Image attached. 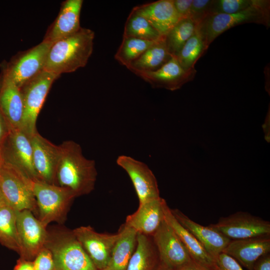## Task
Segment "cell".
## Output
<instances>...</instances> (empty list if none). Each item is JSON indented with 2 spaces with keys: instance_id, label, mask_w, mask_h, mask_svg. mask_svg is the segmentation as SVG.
<instances>
[{
  "instance_id": "1",
  "label": "cell",
  "mask_w": 270,
  "mask_h": 270,
  "mask_svg": "<svg viewBox=\"0 0 270 270\" xmlns=\"http://www.w3.org/2000/svg\"><path fill=\"white\" fill-rule=\"evenodd\" d=\"M59 146L56 184L70 189L76 197L88 194L96 180L94 160L85 158L80 145L73 140L64 141Z\"/></svg>"
},
{
  "instance_id": "2",
  "label": "cell",
  "mask_w": 270,
  "mask_h": 270,
  "mask_svg": "<svg viewBox=\"0 0 270 270\" xmlns=\"http://www.w3.org/2000/svg\"><path fill=\"white\" fill-rule=\"evenodd\" d=\"M94 32L81 28L76 32L52 43L44 70L58 76L84 67L91 56Z\"/></svg>"
},
{
  "instance_id": "3",
  "label": "cell",
  "mask_w": 270,
  "mask_h": 270,
  "mask_svg": "<svg viewBox=\"0 0 270 270\" xmlns=\"http://www.w3.org/2000/svg\"><path fill=\"white\" fill-rule=\"evenodd\" d=\"M246 23L270 26V1L258 0L248 8L236 13L209 14L198 28L208 48L213 41L228 29Z\"/></svg>"
},
{
  "instance_id": "4",
  "label": "cell",
  "mask_w": 270,
  "mask_h": 270,
  "mask_svg": "<svg viewBox=\"0 0 270 270\" xmlns=\"http://www.w3.org/2000/svg\"><path fill=\"white\" fill-rule=\"evenodd\" d=\"M44 247L51 252L56 270H97L72 230L48 232Z\"/></svg>"
},
{
  "instance_id": "5",
  "label": "cell",
  "mask_w": 270,
  "mask_h": 270,
  "mask_svg": "<svg viewBox=\"0 0 270 270\" xmlns=\"http://www.w3.org/2000/svg\"><path fill=\"white\" fill-rule=\"evenodd\" d=\"M32 190L38 219L46 227L51 222L64 221L72 202L76 198L68 188L38 180H33Z\"/></svg>"
},
{
  "instance_id": "6",
  "label": "cell",
  "mask_w": 270,
  "mask_h": 270,
  "mask_svg": "<svg viewBox=\"0 0 270 270\" xmlns=\"http://www.w3.org/2000/svg\"><path fill=\"white\" fill-rule=\"evenodd\" d=\"M58 77L43 70L20 88L24 104L21 129L30 138L37 131L38 116L53 82Z\"/></svg>"
},
{
  "instance_id": "7",
  "label": "cell",
  "mask_w": 270,
  "mask_h": 270,
  "mask_svg": "<svg viewBox=\"0 0 270 270\" xmlns=\"http://www.w3.org/2000/svg\"><path fill=\"white\" fill-rule=\"evenodd\" d=\"M32 182L20 169L4 162L0 172V190L8 206L16 211H38Z\"/></svg>"
},
{
  "instance_id": "8",
  "label": "cell",
  "mask_w": 270,
  "mask_h": 270,
  "mask_svg": "<svg viewBox=\"0 0 270 270\" xmlns=\"http://www.w3.org/2000/svg\"><path fill=\"white\" fill-rule=\"evenodd\" d=\"M52 44L42 40L32 48L14 55L8 62L2 64L4 72L20 88L44 70Z\"/></svg>"
},
{
  "instance_id": "9",
  "label": "cell",
  "mask_w": 270,
  "mask_h": 270,
  "mask_svg": "<svg viewBox=\"0 0 270 270\" xmlns=\"http://www.w3.org/2000/svg\"><path fill=\"white\" fill-rule=\"evenodd\" d=\"M30 210L16 211V230L20 258L33 260L44 248L48 232Z\"/></svg>"
},
{
  "instance_id": "10",
  "label": "cell",
  "mask_w": 270,
  "mask_h": 270,
  "mask_svg": "<svg viewBox=\"0 0 270 270\" xmlns=\"http://www.w3.org/2000/svg\"><path fill=\"white\" fill-rule=\"evenodd\" d=\"M210 225L230 240L270 236V222L246 212L221 218Z\"/></svg>"
},
{
  "instance_id": "11",
  "label": "cell",
  "mask_w": 270,
  "mask_h": 270,
  "mask_svg": "<svg viewBox=\"0 0 270 270\" xmlns=\"http://www.w3.org/2000/svg\"><path fill=\"white\" fill-rule=\"evenodd\" d=\"M152 237L160 263L164 266L175 270L192 260L186 248L164 220Z\"/></svg>"
},
{
  "instance_id": "12",
  "label": "cell",
  "mask_w": 270,
  "mask_h": 270,
  "mask_svg": "<svg viewBox=\"0 0 270 270\" xmlns=\"http://www.w3.org/2000/svg\"><path fill=\"white\" fill-rule=\"evenodd\" d=\"M1 148L4 162L16 167L32 180H38L33 166L30 138L22 129L10 128Z\"/></svg>"
},
{
  "instance_id": "13",
  "label": "cell",
  "mask_w": 270,
  "mask_h": 270,
  "mask_svg": "<svg viewBox=\"0 0 270 270\" xmlns=\"http://www.w3.org/2000/svg\"><path fill=\"white\" fill-rule=\"evenodd\" d=\"M72 232L96 269L105 270L119 236L118 232L116 234L98 233L90 226H80Z\"/></svg>"
},
{
  "instance_id": "14",
  "label": "cell",
  "mask_w": 270,
  "mask_h": 270,
  "mask_svg": "<svg viewBox=\"0 0 270 270\" xmlns=\"http://www.w3.org/2000/svg\"><path fill=\"white\" fill-rule=\"evenodd\" d=\"M116 162L131 180L139 204L160 198L156 178L145 163L126 155L118 156Z\"/></svg>"
},
{
  "instance_id": "15",
  "label": "cell",
  "mask_w": 270,
  "mask_h": 270,
  "mask_svg": "<svg viewBox=\"0 0 270 270\" xmlns=\"http://www.w3.org/2000/svg\"><path fill=\"white\" fill-rule=\"evenodd\" d=\"M30 141L33 166L38 180L56 184L60 154L59 146L44 138L38 131L30 136Z\"/></svg>"
},
{
  "instance_id": "16",
  "label": "cell",
  "mask_w": 270,
  "mask_h": 270,
  "mask_svg": "<svg viewBox=\"0 0 270 270\" xmlns=\"http://www.w3.org/2000/svg\"><path fill=\"white\" fill-rule=\"evenodd\" d=\"M195 68L186 70L178 62L174 56L161 68L153 72L136 74L154 88H164L171 91L180 88L185 84L194 78Z\"/></svg>"
},
{
  "instance_id": "17",
  "label": "cell",
  "mask_w": 270,
  "mask_h": 270,
  "mask_svg": "<svg viewBox=\"0 0 270 270\" xmlns=\"http://www.w3.org/2000/svg\"><path fill=\"white\" fill-rule=\"evenodd\" d=\"M82 0H66L62 3L60 12L49 26L42 40L54 43L78 32Z\"/></svg>"
},
{
  "instance_id": "18",
  "label": "cell",
  "mask_w": 270,
  "mask_h": 270,
  "mask_svg": "<svg viewBox=\"0 0 270 270\" xmlns=\"http://www.w3.org/2000/svg\"><path fill=\"white\" fill-rule=\"evenodd\" d=\"M178 222L196 238L207 252L214 258L223 250L230 240L210 225L202 226L178 209H170Z\"/></svg>"
},
{
  "instance_id": "19",
  "label": "cell",
  "mask_w": 270,
  "mask_h": 270,
  "mask_svg": "<svg viewBox=\"0 0 270 270\" xmlns=\"http://www.w3.org/2000/svg\"><path fill=\"white\" fill-rule=\"evenodd\" d=\"M270 252V236L230 240L222 252L230 256L248 270Z\"/></svg>"
},
{
  "instance_id": "20",
  "label": "cell",
  "mask_w": 270,
  "mask_h": 270,
  "mask_svg": "<svg viewBox=\"0 0 270 270\" xmlns=\"http://www.w3.org/2000/svg\"><path fill=\"white\" fill-rule=\"evenodd\" d=\"M165 202L160 197L139 204L138 210L126 217L124 224L138 233L152 236L164 220Z\"/></svg>"
},
{
  "instance_id": "21",
  "label": "cell",
  "mask_w": 270,
  "mask_h": 270,
  "mask_svg": "<svg viewBox=\"0 0 270 270\" xmlns=\"http://www.w3.org/2000/svg\"><path fill=\"white\" fill-rule=\"evenodd\" d=\"M132 10L144 18L162 36L180 20L173 0H159L135 6Z\"/></svg>"
},
{
  "instance_id": "22",
  "label": "cell",
  "mask_w": 270,
  "mask_h": 270,
  "mask_svg": "<svg viewBox=\"0 0 270 270\" xmlns=\"http://www.w3.org/2000/svg\"><path fill=\"white\" fill-rule=\"evenodd\" d=\"M0 111L10 128L21 129L24 104L20 88L2 71L0 74Z\"/></svg>"
},
{
  "instance_id": "23",
  "label": "cell",
  "mask_w": 270,
  "mask_h": 270,
  "mask_svg": "<svg viewBox=\"0 0 270 270\" xmlns=\"http://www.w3.org/2000/svg\"><path fill=\"white\" fill-rule=\"evenodd\" d=\"M164 220L170 225L187 250L192 260L213 270L214 260L196 238L176 219L166 202Z\"/></svg>"
},
{
  "instance_id": "24",
  "label": "cell",
  "mask_w": 270,
  "mask_h": 270,
  "mask_svg": "<svg viewBox=\"0 0 270 270\" xmlns=\"http://www.w3.org/2000/svg\"><path fill=\"white\" fill-rule=\"evenodd\" d=\"M112 248L108 264L104 270H126L137 244L138 232L123 224Z\"/></svg>"
},
{
  "instance_id": "25",
  "label": "cell",
  "mask_w": 270,
  "mask_h": 270,
  "mask_svg": "<svg viewBox=\"0 0 270 270\" xmlns=\"http://www.w3.org/2000/svg\"><path fill=\"white\" fill-rule=\"evenodd\" d=\"M160 263L152 236L138 233L136 246L126 270H156Z\"/></svg>"
},
{
  "instance_id": "26",
  "label": "cell",
  "mask_w": 270,
  "mask_h": 270,
  "mask_svg": "<svg viewBox=\"0 0 270 270\" xmlns=\"http://www.w3.org/2000/svg\"><path fill=\"white\" fill-rule=\"evenodd\" d=\"M171 58L164 36L156 41L127 68L135 74L153 72L161 68Z\"/></svg>"
},
{
  "instance_id": "27",
  "label": "cell",
  "mask_w": 270,
  "mask_h": 270,
  "mask_svg": "<svg viewBox=\"0 0 270 270\" xmlns=\"http://www.w3.org/2000/svg\"><path fill=\"white\" fill-rule=\"evenodd\" d=\"M197 26L190 18H182L164 36L168 51L172 56H176Z\"/></svg>"
},
{
  "instance_id": "28",
  "label": "cell",
  "mask_w": 270,
  "mask_h": 270,
  "mask_svg": "<svg viewBox=\"0 0 270 270\" xmlns=\"http://www.w3.org/2000/svg\"><path fill=\"white\" fill-rule=\"evenodd\" d=\"M208 48L204 38L197 26L194 34L186 42L176 57L184 69L186 70L194 69L196 62Z\"/></svg>"
},
{
  "instance_id": "29",
  "label": "cell",
  "mask_w": 270,
  "mask_h": 270,
  "mask_svg": "<svg viewBox=\"0 0 270 270\" xmlns=\"http://www.w3.org/2000/svg\"><path fill=\"white\" fill-rule=\"evenodd\" d=\"M0 243L18 253L16 210L8 206L0 207Z\"/></svg>"
},
{
  "instance_id": "30",
  "label": "cell",
  "mask_w": 270,
  "mask_h": 270,
  "mask_svg": "<svg viewBox=\"0 0 270 270\" xmlns=\"http://www.w3.org/2000/svg\"><path fill=\"white\" fill-rule=\"evenodd\" d=\"M123 37L156 41L164 36L144 18L132 10L125 24Z\"/></svg>"
},
{
  "instance_id": "31",
  "label": "cell",
  "mask_w": 270,
  "mask_h": 270,
  "mask_svg": "<svg viewBox=\"0 0 270 270\" xmlns=\"http://www.w3.org/2000/svg\"><path fill=\"white\" fill-rule=\"evenodd\" d=\"M156 42L132 37H123L114 58L118 62L128 68Z\"/></svg>"
},
{
  "instance_id": "32",
  "label": "cell",
  "mask_w": 270,
  "mask_h": 270,
  "mask_svg": "<svg viewBox=\"0 0 270 270\" xmlns=\"http://www.w3.org/2000/svg\"><path fill=\"white\" fill-rule=\"evenodd\" d=\"M258 0H212L210 12L230 14L244 10L254 4Z\"/></svg>"
},
{
  "instance_id": "33",
  "label": "cell",
  "mask_w": 270,
  "mask_h": 270,
  "mask_svg": "<svg viewBox=\"0 0 270 270\" xmlns=\"http://www.w3.org/2000/svg\"><path fill=\"white\" fill-rule=\"evenodd\" d=\"M212 1V0H192L189 18L198 25L210 14Z\"/></svg>"
},
{
  "instance_id": "34",
  "label": "cell",
  "mask_w": 270,
  "mask_h": 270,
  "mask_svg": "<svg viewBox=\"0 0 270 270\" xmlns=\"http://www.w3.org/2000/svg\"><path fill=\"white\" fill-rule=\"evenodd\" d=\"M34 270H56L51 252L43 248L32 260Z\"/></svg>"
},
{
  "instance_id": "35",
  "label": "cell",
  "mask_w": 270,
  "mask_h": 270,
  "mask_svg": "<svg viewBox=\"0 0 270 270\" xmlns=\"http://www.w3.org/2000/svg\"><path fill=\"white\" fill-rule=\"evenodd\" d=\"M214 260L213 270H244L236 260L224 252L220 254Z\"/></svg>"
},
{
  "instance_id": "36",
  "label": "cell",
  "mask_w": 270,
  "mask_h": 270,
  "mask_svg": "<svg viewBox=\"0 0 270 270\" xmlns=\"http://www.w3.org/2000/svg\"><path fill=\"white\" fill-rule=\"evenodd\" d=\"M192 0H173L175 9L180 19L189 18Z\"/></svg>"
},
{
  "instance_id": "37",
  "label": "cell",
  "mask_w": 270,
  "mask_h": 270,
  "mask_svg": "<svg viewBox=\"0 0 270 270\" xmlns=\"http://www.w3.org/2000/svg\"><path fill=\"white\" fill-rule=\"evenodd\" d=\"M253 270H270V254L260 257L254 263Z\"/></svg>"
},
{
  "instance_id": "38",
  "label": "cell",
  "mask_w": 270,
  "mask_h": 270,
  "mask_svg": "<svg viewBox=\"0 0 270 270\" xmlns=\"http://www.w3.org/2000/svg\"><path fill=\"white\" fill-rule=\"evenodd\" d=\"M10 126L0 111V146L8 136Z\"/></svg>"
},
{
  "instance_id": "39",
  "label": "cell",
  "mask_w": 270,
  "mask_h": 270,
  "mask_svg": "<svg viewBox=\"0 0 270 270\" xmlns=\"http://www.w3.org/2000/svg\"><path fill=\"white\" fill-rule=\"evenodd\" d=\"M13 270H34L32 260L20 258Z\"/></svg>"
},
{
  "instance_id": "40",
  "label": "cell",
  "mask_w": 270,
  "mask_h": 270,
  "mask_svg": "<svg viewBox=\"0 0 270 270\" xmlns=\"http://www.w3.org/2000/svg\"><path fill=\"white\" fill-rule=\"evenodd\" d=\"M175 270H212L192 260L190 263Z\"/></svg>"
},
{
  "instance_id": "41",
  "label": "cell",
  "mask_w": 270,
  "mask_h": 270,
  "mask_svg": "<svg viewBox=\"0 0 270 270\" xmlns=\"http://www.w3.org/2000/svg\"><path fill=\"white\" fill-rule=\"evenodd\" d=\"M270 108L267 114L264 122L262 125V128L265 134V138L266 140L270 142Z\"/></svg>"
},
{
  "instance_id": "42",
  "label": "cell",
  "mask_w": 270,
  "mask_h": 270,
  "mask_svg": "<svg viewBox=\"0 0 270 270\" xmlns=\"http://www.w3.org/2000/svg\"><path fill=\"white\" fill-rule=\"evenodd\" d=\"M8 206L0 190V207Z\"/></svg>"
},
{
  "instance_id": "43",
  "label": "cell",
  "mask_w": 270,
  "mask_h": 270,
  "mask_svg": "<svg viewBox=\"0 0 270 270\" xmlns=\"http://www.w3.org/2000/svg\"><path fill=\"white\" fill-rule=\"evenodd\" d=\"M4 164V160L2 156L1 146H0V172Z\"/></svg>"
},
{
  "instance_id": "44",
  "label": "cell",
  "mask_w": 270,
  "mask_h": 270,
  "mask_svg": "<svg viewBox=\"0 0 270 270\" xmlns=\"http://www.w3.org/2000/svg\"><path fill=\"white\" fill-rule=\"evenodd\" d=\"M156 270H172L160 263Z\"/></svg>"
}]
</instances>
